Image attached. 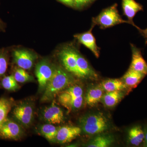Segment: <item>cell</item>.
I'll use <instances>...</instances> for the list:
<instances>
[{
  "label": "cell",
  "mask_w": 147,
  "mask_h": 147,
  "mask_svg": "<svg viewBox=\"0 0 147 147\" xmlns=\"http://www.w3.org/2000/svg\"><path fill=\"white\" fill-rule=\"evenodd\" d=\"M74 82V78L68 71L60 67H55L53 76L43 92L41 101H51L59 93L73 85Z\"/></svg>",
  "instance_id": "cell-1"
},
{
  "label": "cell",
  "mask_w": 147,
  "mask_h": 147,
  "mask_svg": "<svg viewBox=\"0 0 147 147\" xmlns=\"http://www.w3.org/2000/svg\"><path fill=\"white\" fill-rule=\"evenodd\" d=\"M82 132L88 135L100 134L108 130L110 125L108 119L102 113L88 114L79 119Z\"/></svg>",
  "instance_id": "cell-2"
},
{
  "label": "cell",
  "mask_w": 147,
  "mask_h": 147,
  "mask_svg": "<svg viewBox=\"0 0 147 147\" xmlns=\"http://www.w3.org/2000/svg\"><path fill=\"white\" fill-rule=\"evenodd\" d=\"M58 101L68 113L80 109L84 103V91L81 86L73 84L59 93Z\"/></svg>",
  "instance_id": "cell-3"
},
{
  "label": "cell",
  "mask_w": 147,
  "mask_h": 147,
  "mask_svg": "<svg viewBox=\"0 0 147 147\" xmlns=\"http://www.w3.org/2000/svg\"><path fill=\"white\" fill-rule=\"evenodd\" d=\"M116 4L102 11L97 16L93 18L92 24L104 29L122 24H130L128 21L121 18L117 8Z\"/></svg>",
  "instance_id": "cell-4"
},
{
  "label": "cell",
  "mask_w": 147,
  "mask_h": 147,
  "mask_svg": "<svg viewBox=\"0 0 147 147\" xmlns=\"http://www.w3.org/2000/svg\"><path fill=\"white\" fill-rule=\"evenodd\" d=\"M34 106L31 100H26L18 103L13 108V118L22 126L28 127L31 125L34 118Z\"/></svg>",
  "instance_id": "cell-5"
},
{
  "label": "cell",
  "mask_w": 147,
  "mask_h": 147,
  "mask_svg": "<svg viewBox=\"0 0 147 147\" xmlns=\"http://www.w3.org/2000/svg\"><path fill=\"white\" fill-rule=\"evenodd\" d=\"M77 52V50L72 47H65L59 53V57L66 71L79 78Z\"/></svg>",
  "instance_id": "cell-6"
},
{
  "label": "cell",
  "mask_w": 147,
  "mask_h": 147,
  "mask_svg": "<svg viewBox=\"0 0 147 147\" xmlns=\"http://www.w3.org/2000/svg\"><path fill=\"white\" fill-rule=\"evenodd\" d=\"M55 67L47 61H42L36 65L35 75L38 84V90L44 91L47 84L53 76Z\"/></svg>",
  "instance_id": "cell-7"
},
{
  "label": "cell",
  "mask_w": 147,
  "mask_h": 147,
  "mask_svg": "<svg viewBox=\"0 0 147 147\" xmlns=\"http://www.w3.org/2000/svg\"><path fill=\"white\" fill-rule=\"evenodd\" d=\"M21 125L18 123L7 118L0 128V137L5 139L19 140L24 134Z\"/></svg>",
  "instance_id": "cell-8"
},
{
  "label": "cell",
  "mask_w": 147,
  "mask_h": 147,
  "mask_svg": "<svg viewBox=\"0 0 147 147\" xmlns=\"http://www.w3.org/2000/svg\"><path fill=\"white\" fill-rule=\"evenodd\" d=\"M13 61L18 67L25 69H30L32 67L36 56L28 50L15 49L12 52Z\"/></svg>",
  "instance_id": "cell-9"
},
{
  "label": "cell",
  "mask_w": 147,
  "mask_h": 147,
  "mask_svg": "<svg viewBox=\"0 0 147 147\" xmlns=\"http://www.w3.org/2000/svg\"><path fill=\"white\" fill-rule=\"evenodd\" d=\"M43 120L47 123L59 124L64 121L63 111L56 105L55 101L43 110L42 113Z\"/></svg>",
  "instance_id": "cell-10"
},
{
  "label": "cell",
  "mask_w": 147,
  "mask_h": 147,
  "mask_svg": "<svg viewBox=\"0 0 147 147\" xmlns=\"http://www.w3.org/2000/svg\"><path fill=\"white\" fill-rule=\"evenodd\" d=\"M82 132L79 127L65 126L59 127L55 142L60 144L69 143L79 136Z\"/></svg>",
  "instance_id": "cell-11"
},
{
  "label": "cell",
  "mask_w": 147,
  "mask_h": 147,
  "mask_svg": "<svg viewBox=\"0 0 147 147\" xmlns=\"http://www.w3.org/2000/svg\"><path fill=\"white\" fill-rule=\"evenodd\" d=\"M132 57L129 68L139 73L147 75V63L142 56L141 49L130 44Z\"/></svg>",
  "instance_id": "cell-12"
},
{
  "label": "cell",
  "mask_w": 147,
  "mask_h": 147,
  "mask_svg": "<svg viewBox=\"0 0 147 147\" xmlns=\"http://www.w3.org/2000/svg\"><path fill=\"white\" fill-rule=\"evenodd\" d=\"M94 26V25L92 24L89 30L83 33L76 34L74 36L81 44L89 49L96 57L98 58L100 55V49L96 44L95 38L92 32Z\"/></svg>",
  "instance_id": "cell-13"
},
{
  "label": "cell",
  "mask_w": 147,
  "mask_h": 147,
  "mask_svg": "<svg viewBox=\"0 0 147 147\" xmlns=\"http://www.w3.org/2000/svg\"><path fill=\"white\" fill-rule=\"evenodd\" d=\"M122 5L123 14L128 19L127 21L137 28V26L133 22V18L138 12L144 10L143 6L135 0H122Z\"/></svg>",
  "instance_id": "cell-14"
},
{
  "label": "cell",
  "mask_w": 147,
  "mask_h": 147,
  "mask_svg": "<svg viewBox=\"0 0 147 147\" xmlns=\"http://www.w3.org/2000/svg\"><path fill=\"white\" fill-rule=\"evenodd\" d=\"M146 75L129 68L122 78V81L129 90L135 88Z\"/></svg>",
  "instance_id": "cell-15"
},
{
  "label": "cell",
  "mask_w": 147,
  "mask_h": 147,
  "mask_svg": "<svg viewBox=\"0 0 147 147\" xmlns=\"http://www.w3.org/2000/svg\"><path fill=\"white\" fill-rule=\"evenodd\" d=\"M104 90L100 85L91 87L87 90L85 98L87 105L90 106H94L102 99Z\"/></svg>",
  "instance_id": "cell-16"
},
{
  "label": "cell",
  "mask_w": 147,
  "mask_h": 147,
  "mask_svg": "<svg viewBox=\"0 0 147 147\" xmlns=\"http://www.w3.org/2000/svg\"><path fill=\"white\" fill-rule=\"evenodd\" d=\"M144 139V131L140 125H135L129 130L128 142L131 146L137 147L143 145Z\"/></svg>",
  "instance_id": "cell-17"
},
{
  "label": "cell",
  "mask_w": 147,
  "mask_h": 147,
  "mask_svg": "<svg viewBox=\"0 0 147 147\" xmlns=\"http://www.w3.org/2000/svg\"><path fill=\"white\" fill-rule=\"evenodd\" d=\"M124 93L123 91L106 92L102 96V103L108 108L115 107L119 103L124 96Z\"/></svg>",
  "instance_id": "cell-18"
},
{
  "label": "cell",
  "mask_w": 147,
  "mask_h": 147,
  "mask_svg": "<svg viewBox=\"0 0 147 147\" xmlns=\"http://www.w3.org/2000/svg\"><path fill=\"white\" fill-rule=\"evenodd\" d=\"M99 85L104 91L106 92L123 91L127 89L121 79H108L104 80Z\"/></svg>",
  "instance_id": "cell-19"
},
{
  "label": "cell",
  "mask_w": 147,
  "mask_h": 147,
  "mask_svg": "<svg viewBox=\"0 0 147 147\" xmlns=\"http://www.w3.org/2000/svg\"><path fill=\"white\" fill-rule=\"evenodd\" d=\"M115 139L112 135L102 134L94 137L92 139L86 146L88 147H108L114 143Z\"/></svg>",
  "instance_id": "cell-20"
},
{
  "label": "cell",
  "mask_w": 147,
  "mask_h": 147,
  "mask_svg": "<svg viewBox=\"0 0 147 147\" xmlns=\"http://www.w3.org/2000/svg\"><path fill=\"white\" fill-rule=\"evenodd\" d=\"M58 128L50 123L40 125L38 131L40 134L50 142H55Z\"/></svg>",
  "instance_id": "cell-21"
},
{
  "label": "cell",
  "mask_w": 147,
  "mask_h": 147,
  "mask_svg": "<svg viewBox=\"0 0 147 147\" xmlns=\"http://www.w3.org/2000/svg\"><path fill=\"white\" fill-rule=\"evenodd\" d=\"M13 106L12 100L5 98H0V128L7 119Z\"/></svg>",
  "instance_id": "cell-22"
},
{
  "label": "cell",
  "mask_w": 147,
  "mask_h": 147,
  "mask_svg": "<svg viewBox=\"0 0 147 147\" xmlns=\"http://www.w3.org/2000/svg\"><path fill=\"white\" fill-rule=\"evenodd\" d=\"M1 84L5 89L9 91H15L20 88L13 74L3 77Z\"/></svg>",
  "instance_id": "cell-23"
},
{
  "label": "cell",
  "mask_w": 147,
  "mask_h": 147,
  "mask_svg": "<svg viewBox=\"0 0 147 147\" xmlns=\"http://www.w3.org/2000/svg\"><path fill=\"white\" fill-rule=\"evenodd\" d=\"M13 75L18 83H25L32 82L34 80L32 76L28 73L25 69L20 67L16 68L14 70Z\"/></svg>",
  "instance_id": "cell-24"
},
{
  "label": "cell",
  "mask_w": 147,
  "mask_h": 147,
  "mask_svg": "<svg viewBox=\"0 0 147 147\" xmlns=\"http://www.w3.org/2000/svg\"><path fill=\"white\" fill-rule=\"evenodd\" d=\"M8 51L6 49L0 50V78L5 75L8 64Z\"/></svg>",
  "instance_id": "cell-25"
},
{
  "label": "cell",
  "mask_w": 147,
  "mask_h": 147,
  "mask_svg": "<svg viewBox=\"0 0 147 147\" xmlns=\"http://www.w3.org/2000/svg\"><path fill=\"white\" fill-rule=\"evenodd\" d=\"M91 0H74V5L80 7L90 2Z\"/></svg>",
  "instance_id": "cell-26"
},
{
  "label": "cell",
  "mask_w": 147,
  "mask_h": 147,
  "mask_svg": "<svg viewBox=\"0 0 147 147\" xmlns=\"http://www.w3.org/2000/svg\"><path fill=\"white\" fill-rule=\"evenodd\" d=\"M139 31V33L141 34L142 36L144 37L145 39V44H147V28L145 29H142L140 28L139 27H137L136 28Z\"/></svg>",
  "instance_id": "cell-27"
},
{
  "label": "cell",
  "mask_w": 147,
  "mask_h": 147,
  "mask_svg": "<svg viewBox=\"0 0 147 147\" xmlns=\"http://www.w3.org/2000/svg\"><path fill=\"white\" fill-rule=\"evenodd\" d=\"M65 4L72 7L74 5V0H58Z\"/></svg>",
  "instance_id": "cell-28"
},
{
  "label": "cell",
  "mask_w": 147,
  "mask_h": 147,
  "mask_svg": "<svg viewBox=\"0 0 147 147\" xmlns=\"http://www.w3.org/2000/svg\"><path fill=\"white\" fill-rule=\"evenodd\" d=\"M145 134V139L143 144V146L147 147V125L145 126L144 129Z\"/></svg>",
  "instance_id": "cell-29"
},
{
  "label": "cell",
  "mask_w": 147,
  "mask_h": 147,
  "mask_svg": "<svg viewBox=\"0 0 147 147\" xmlns=\"http://www.w3.org/2000/svg\"><path fill=\"white\" fill-rule=\"evenodd\" d=\"M5 28V24L0 18V31H3L4 30Z\"/></svg>",
  "instance_id": "cell-30"
}]
</instances>
